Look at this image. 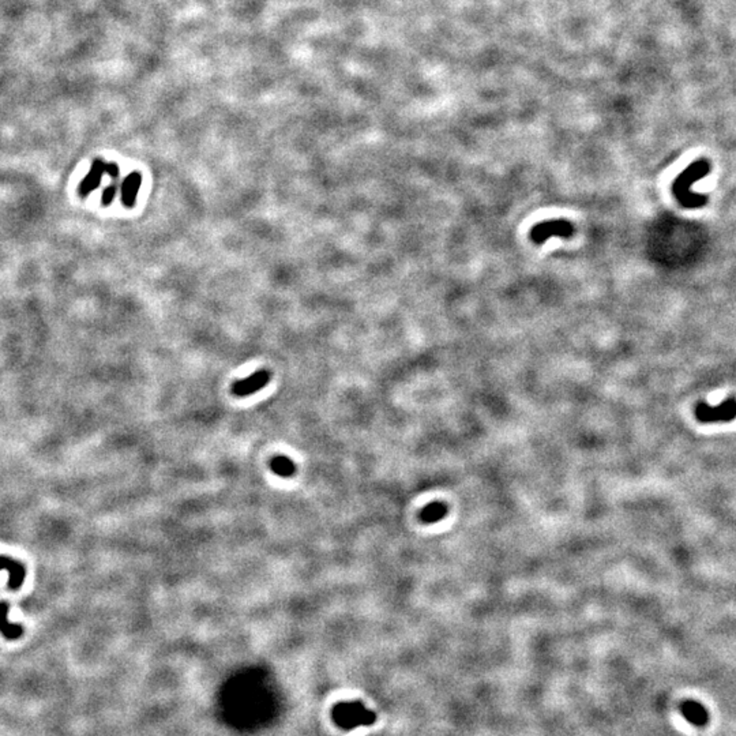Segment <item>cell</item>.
Masks as SVG:
<instances>
[{
  "label": "cell",
  "instance_id": "6da1fadb",
  "mask_svg": "<svg viewBox=\"0 0 736 736\" xmlns=\"http://www.w3.org/2000/svg\"><path fill=\"white\" fill-rule=\"evenodd\" d=\"M712 165L705 160H697L679 173L673 183V192L676 201L685 209H701L708 204V195L694 192L692 185L709 175Z\"/></svg>",
  "mask_w": 736,
  "mask_h": 736
},
{
  "label": "cell",
  "instance_id": "7a4b0ae2",
  "mask_svg": "<svg viewBox=\"0 0 736 736\" xmlns=\"http://www.w3.org/2000/svg\"><path fill=\"white\" fill-rule=\"evenodd\" d=\"M333 718L336 724L344 730H353L360 725H371L375 723L376 715L372 711L356 701V702H343L334 706Z\"/></svg>",
  "mask_w": 736,
  "mask_h": 736
},
{
  "label": "cell",
  "instance_id": "3957f363",
  "mask_svg": "<svg viewBox=\"0 0 736 736\" xmlns=\"http://www.w3.org/2000/svg\"><path fill=\"white\" fill-rule=\"evenodd\" d=\"M695 417L704 424L732 422L736 419V400L727 398L717 407H711L706 403H698L695 407Z\"/></svg>",
  "mask_w": 736,
  "mask_h": 736
},
{
  "label": "cell",
  "instance_id": "277c9868",
  "mask_svg": "<svg viewBox=\"0 0 736 736\" xmlns=\"http://www.w3.org/2000/svg\"><path fill=\"white\" fill-rule=\"evenodd\" d=\"M574 235V226L568 220H550L534 225L531 231V239L536 245L546 243L551 236L569 239Z\"/></svg>",
  "mask_w": 736,
  "mask_h": 736
},
{
  "label": "cell",
  "instance_id": "5b68a950",
  "mask_svg": "<svg viewBox=\"0 0 736 736\" xmlns=\"http://www.w3.org/2000/svg\"><path fill=\"white\" fill-rule=\"evenodd\" d=\"M270 378H271V375L267 369H259L245 379L235 382L232 386V393L236 397H248V395L257 393L258 390L265 388L266 385L269 384Z\"/></svg>",
  "mask_w": 736,
  "mask_h": 736
},
{
  "label": "cell",
  "instance_id": "8992f818",
  "mask_svg": "<svg viewBox=\"0 0 736 736\" xmlns=\"http://www.w3.org/2000/svg\"><path fill=\"white\" fill-rule=\"evenodd\" d=\"M0 572H8V589L17 591L25 582L26 577V569L18 560L7 556L0 555Z\"/></svg>",
  "mask_w": 736,
  "mask_h": 736
},
{
  "label": "cell",
  "instance_id": "52a82bcc",
  "mask_svg": "<svg viewBox=\"0 0 736 736\" xmlns=\"http://www.w3.org/2000/svg\"><path fill=\"white\" fill-rule=\"evenodd\" d=\"M104 173H105V163L102 161V159L94 160L93 164H92V166H90V171L87 172V175L85 176V179L82 180L80 187H78L80 195L81 197H87L96 188H99L100 183H102Z\"/></svg>",
  "mask_w": 736,
  "mask_h": 736
},
{
  "label": "cell",
  "instance_id": "ba28073f",
  "mask_svg": "<svg viewBox=\"0 0 736 736\" xmlns=\"http://www.w3.org/2000/svg\"><path fill=\"white\" fill-rule=\"evenodd\" d=\"M141 184H142V175L140 172H133L123 180L122 185H121V197H122L123 204L125 207L131 209L135 206L137 195L141 188Z\"/></svg>",
  "mask_w": 736,
  "mask_h": 736
},
{
  "label": "cell",
  "instance_id": "9c48e42d",
  "mask_svg": "<svg viewBox=\"0 0 736 736\" xmlns=\"http://www.w3.org/2000/svg\"><path fill=\"white\" fill-rule=\"evenodd\" d=\"M680 712L683 717L695 727H704V725H706V723L709 720L706 709L695 701L683 702L680 706Z\"/></svg>",
  "mask_w": 736,
  "mask_h": 736
},
{
  "label": "cell",
  "instance_id": "30bf717a",
  "mask_svg": "<svg viewBox=\"0 0 736 736\" xmlns=\"http://www.w3.org/2000/svg\"><path fill=\"white\" fill-rule=\"evenodd\" d=\"M10 611V607L6 601H1L0 603V633L3 634V637H6L7 639H18L22 635H23V627L20 625H16V623H11L7 618Z\"/></svg>",
  "mask_w": 736,
  "mask_h": 736
},
{
  "label": "cell",
  "instance_id": "8fae6325",
  "mask_svg": "<svg viewBox=\"0 0 736 736\" xmlns=\"http://www.w3.org/2000/svg\"><path fill=\"white\" fill-rule=\"evenodd\" d=\"M271 470L281 477H292L296 473V465L284 455H277L271 461Z\"/></svg>",
  "mask_w": 736,
  "mask_h": 736
},
{
  "label": "cell",
  "instance_id": "7c38bea8",
  "mask_svg": "<svg viewBox=\"0 0 736 736\" xmlns=\"http://www.w3.org/2000/svg\"><path fill=\"white\" fill-rule=\"evenodd\" d=\"M116 192H118V185L116 184H111L108 185L104 192H102V204L104 206H109V204L114 202L115 197H116Z\"/></svg>",
  "mask_w": 736,
  "mask_h": 736
},
{
  "label": "cell",
  "instance_id": "4fadbf2b",
  "mask_svg": "<svg viewBox=\"0 0 736 736\" xmlns=\"http://www.w3.org/2000/svg\"><path fill=\"white\" fill-rule=\"evenodd\" d=\"M119 166L116 163H105V173L112 178L114 180L119 179Z\"/></svg>",
  "mask_w": 736,
  "mask_h": 736
}]
</instances>
